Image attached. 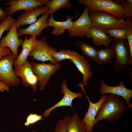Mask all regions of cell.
I'll return each mask as SVG.
<instances>
[{
    "label": "cell",
    "mask_w": 132,
    "mask_h": 132,
    "mask_svg": "<svg viewBox=\"0 0 132 132\" xmlns=\"http://www.w3.org/2000/svg\"><path fill=\"white\" fill-rule=\"evenodd\" d=\"M42 118V117L41 115L31 113L27 117L24 125L28 126L30 124L34 123L40 120Z\"/></svg>",
    "instance_id": "cell-30"
},
{
    "label": "cell",
    "mask_w": 132,
    "mask_h": 132,
    "mask_svg": "<svg viewBox=\"0 0 132 132\" xmlns=\"http://www.w3.org/2000/svg\"><path fill=\"white\" fill-rule=\"evenodd\" d=\"M100 85L99 91L101 95L110 93L118 95L124 99L127 108H132L130 100L132 98V90L126 88L123 81H121L118 85L114 86L107 85L102 79L100 80Z\"/></svg>",
    "instance_id": "cell-12"
},
{
    "label": "cell",
    "mask_w": 132,
    "mask_h": 132,
    "mask_svg": "<svg viewBox=\"0 0 132 132\" xmlns=\"http://www.w3.org/2000/svg\"><path fill=\"white\" fill-rule=\"evenodd\" d=\"M72 16L68 15L66 17V20L63 22L57 21L54 18L53 15H51L48 19V27H53L54 28L51 34L56 36L62 34L65 32L66 30L71 29L73 22Z\"/></svg>",
    "instance_id": "cell-20"
},
{
    "label": "cell",
    "mask_w": 132,
    "mask_h": 132,
    "mask_svg": "<svg viewBox=\"0 0 132 132\" xmlns=\"http://www.w3.org/2000/svg\"><path fill=\"white\" fill-rule=\"evenodd\" d=\"M126 104L120 96L113 94L107 95L97 114L95 124L103 120L109 122L118 120L126 110Z\"/></svg>",
    "instance_id": "cell-1"
},
{
    "label": "cell",
    "mask_w": 132,
    "mask_h": 132,
    "mask_svg": "<svg viewBox=\"0 0 132 132\" xmlns=\"http://www.w3.org/2000/svg\"><path fill=\"white\" fill-rule=\"evenodd\" d=\"M46 7L42 6H39L32 10L24 11L22 13L15 19V23L17 29L22 26L31 25L37 20V17L41 14L47 12Z\"/></svg>",
    "instance_id": "cell-16"
},
{
    "label": "cell",
    "mask_w": 132,
    "mask_h": 132,
    "mask_svg": "<svg viewBox=\"0 0 132 132\" xmlns=\"http://www.w3.org/2000/svg\"><path fill=\"white\" fill-rule=\"evenodd\" d=\"M45 5L47 8L46 12L50 15H53L57 10L61 8L69 10L73 6L70 0H49Z\"/></svg>",
    "instance_id": "cell-23"
},
{
    "label": "cell",
    "mask_w": 132,
    "mask_h": 132,
    "mask_svg": "<svg viewBox=\"0 0 132 132\" xmlns=\"http://www.w3.org/2000/svg\"><path fill=\"white\" fill-rule=\"evenodd\" d=\"M67 132H86L85 124L81 120L77 113H75L70 117L67 124Z\"/></svg>",
    "instance_id": "cell-21"
},
{
    "label": "cell",
    "mask_w": 132,
    "mask_h": 132,
    "mask_svg": "<svg viewBox=\"0 0 132 132\" xmlns=\"http://www.w3.org/2000/svg\"><path fill=\"white\" fill-rule=\"evenodd\" d=\"M130 72L129 73V78H130V79L131 80V79L132 81V79L131 78V75H132V70L131 69H130Z\"/></svg>",
    "instance_id": "cell-34"
},
{
    "label": "cell",
    "mask_w": 132,
    "mask_h": 132,
    "mask_svg": "<svg viewBox=\"0 0 132 132\" xmlns=\"http://www.w3.org/2000/svg\"><path fill=\"white\" fill-rule=\"evenodd\" d=\"M9 90V87L0 81V92H3L5 91L8 92Z\"/></svg>",
    "instance_id": "cell-33"
},
{
    "label": "cell",
    "mask_w": 132,
    "mask_h": 132,
    "mask_svg": "<svg viewBox=\"0 0 132 132\" xmlns=\"http://www.w3.org/2000/svg\"><path fill=\"white\" fill-rule=\"evenodd\" d=\"M70 61L73 63L82 74L83 78L81 83L82 87H84L87 85L88 79L93 74L91 71L89 63L86 59L81 55L77 59Z\"/></svg>",
    "instance_id": "cell-18"
},
{
    "label": "cell",
    "mask_w": 132,
    "mask_h": 132,
    "mask_svg": "<svg viewBox=\"0 0 132 132\" xmlns=\"http://www.w3.org/2000/svg\"><path fill=\"white\" fill-rule=\"evenodd\" d=\"M78 3L84 5L88 12L99 11L110 13L118 19H125V16L121 6L113 0H78Z\"/></svg>",
    "instance_id": "cell-3"
},
{
    "label": "cell",
    "mask_w": 132,
    "mask_h": 132,
    "mask_svg": "<svg viewBox=\"0 0 132 132\" xmlns=\"http://www.w3.org/2000/svg\"><path fill=\"white\" fill-rule=\"evenodd\" d=\"M49 14L46 12L42 14L35 22L30 25L28 27L17 29L19 36L25 34L35 37L40 35L43 30L48 27V17Z\"/></svg>",
    "instance_id": "cell-15"
},
{
    "label": "cell",
    "mask_w": 132,
    "mask_h": 132,
    "mask_svg": "<svg viewBox=\"0 0 132 132\" xmlns=\"http://www.w3.org/2000/svg\"><path fill=\"white\" fill-rule=\"evenodd\" d=\"M48 0H11L4 3L3 5H8L6 10L7 16H12L16 12L21 10L28 11L43 5H45Z\"/></svg>",
    "instance_id": "cell-10"
},
{
    "label": "cell",
    "mask_w": 132,
    "mask_h": 132,
    "mask_svg": "<svg viewBox=\"0 0 132 132\" xmlns=\"http://www.w3.org/2000/svg\"><path fill=\"white\" fill-rule=\"evenodd\" d=\"M81 55L76 52L69 50H63L58 52H56L53 55V56L58 63L66 59H75Z\"/></svg>",
    "instance_id": "cell-26"
},
{
    "label": "cell",
    "mask_w": 132,
    "mask_h": 132,
    "mask_svg": "<svg viewBox=\"0 0 132 132\" xmlns=\"http://www.w3.org/2000/svg\"><path fill=\"white\" fill-rule=\"evenodd\" d=\"M126 37L129 44L130 54V65H132V27L127 29Z\"/></svg>",
    "instance_id": "cell-31"
},
{
    "label": "cell",
    "mask_w": 132,
    "mask_h": 132,
    "mask_svg": "<svg viewBox=\"0 0 132 132\" xmlns=\"http://www.w3.org/2000/svg\"><path fill=\"white\" fill-rule=\"evenodd\" d=\"M15 19L12 16H7L0 23V41L2 34L5 31H9L13 24L15 22ZM11 52L8 48H2L0 47V59Z\"/></svg>",
    "instance_id": "cell-24"
},
{
    "label": "cell",
    "mask_w": 132,
    "mask_h": 132,
    "mask_svg": "<svg viewBox=\"0 0 132 132\" xmlns=\"http://www.w3.org/2000/svg\"><path fill=\"white\" fill-rule=\"evenodd\" d=\"M127 29L126 28H113L104 30L110 38L114 39L127 40L126 34Z\"/></svg>",
    "instance_id": "cell-28"
},
{
    "label": "cell",
    "mask_w": 132,
    "mask_h": 132,
    "mask_svg": "<svg viewBox=\"0 0 132 132\" xmlns=\"http://www.w3.org/2000/svg\"><path fill=\"white\" fill-rule=\"evenodd\" d=\"M92 26L103 30L113 28L132 27V21L117 19L108 12L99 11L88 12Z\"/></svg>",
    "instance_id": "cell-2"
},
{
    "label": "cell",
    "mask_w": 132,
    "mask_h": 132,
    "mask_svg": "<svg viewBox=\"0 0 132 132\" xmlns=\"http://www.w3.org/2000/svg\"><path fill=\"white\" fill-rule=\"evenodd\" d=\"M13 70L15 75L22 78V83L24 86L32 88L34 92L37 90L38 81L36 76L32 69L31 62L27 61L21 66H14Z\"/></svg>",
    "instance_id": "cell-8"
},
{
    "label": "cell",
    "mask_w": 132,
    "mask_h": 132,
    "mask_svg": "<svg viewBox=\"0 0 132 132\" xmlns=\"http://www.w3.org/2000/svg\"><path fill=\"white\" fill-rule=\"evenodd\" d=\"M17 29L15 22L11 26L6 35L3 37L0 41V47L2 48L7 47L10 49L14 57L17 59L19 55L18 48L22 46L23 41L19 38Z\"/></svg>",
    "instance_id": "cell-13"
},
{
    "label": "cell",
    "mask_w": 132,
    "mask_h": 132,
    "mask_svg": "<svg viewBox=\"0 0 132 132\" xmlns=\"http://www.w3.org/2000/svg\"><path fill=\"white\" fill-rule=\"evenodd\" d=\"M32 70L36 76L40 90H43L52 75L61 67L59 63L53 64L44 62H31Z\"/></svg>",
    "instance_id": "cell-6"
},
{
    "label": "cell",
    "mask_w": 132,
    "mask_h": 132,
    "mask_svg": "<svg viewBox=\"0 0 132 132\" xmlns=\"http://www.w3.org/2000/svg\"><path fill=\"white\" fill-rule=\"evenodd\" d=\"M97 53L96 62L99 65L110 63L115 56L114 49L111 47L97 49Z\"/></svg>",
    "instance_id": "cell-22"
},
{
    "label": "cell",
    "mask_w": 132,
    "mask_h": 132,
    "mask_svg": "<svg viewBox=\"0 0 132 132\" xmlns=\"http://www.w3.org/2000/svg\"><path fill=\"white\" fill-rule=\"evenodd\" d=\"M32 132H35V130H33V131Z\"/></svg>",
    "instance_id": "cell-35"
},
{
    "label": "cell",
    "mask_w": 132,
    "mask_h": 132,
    "mask_svg": "<svg viewBox=\"0 0 132 132\" xmlns=\"http://www.w3.org/2000/svg\"><path fill=\"white\" fill-rule=\"evenodd\" d=\"M7 12L0 7V21L1 22L5 19Z\"/></svg>",
    "instance_id": "cell-32"
},
{
    "label": "cell",
    "mask_w": 132,
    "mask_h": 132,
    "mask_svg": "<svg viewBox=\"0 0 132 132\" xmlns=\"http://www.w3.org/2000/svg\"><path fill=\"white\" fill-rule=\"evenodd\" d=\"M36 37L31 36L28 39L25 37L22 45V49L20 55L14 62L13 66L22 65L27 61L29 55L37 42Z\"/></svg>",
    "instance_id": "cell-19"
},
{
    "label": "cell",
    "mask_w": 132,
    "mask_h": 132,
    "mask_svg": "<svg viewBox=\"0 0 132 132\" xmlns=\"http://www.w3.org/2000/svg\"><path fill=\"white\" fill-rule=\"evenodd\" d=\"M111 47L114 50L116 59L114 70L118 72L131 69L130 49L127 40L112 39Z\"/></svg>",
    "instance_id": "cell-4"
},
{
    "label": "cell",
    "mask_w": 132,
    "mask_h": 132,
    "mask_svg": "<svg viewBox=\"0 0 132 132\" xmlns=\"http://www.w3.org/2000/svg\"><path fill=\"white\" fill-rule=\"evenodd\" d=\"M86 37L92 38L93 43L97 47L103 45L108 47L112 40L104 30L93 26L89 29Z\"/></svg>",
    "instance_id": "cell-17"
},
{
    "label": "cell",
    "mask_w": 132,
    "mask_h": 132,
    "mask_svg": "<svg viewBox=\"0 0 132 132\" xmlns=\"http://www.w3.org/2000/svg\"><path fill=\"white\" fill-rule=\"evenodd\" d=\"M84 92L89 103V106L84 118L81 120L86 124V132H92L93 127L95 124V118L103 102L106 99L107 95H102L101 98L97 102L93 103L91 102L86 94L84 87L80 86Z\"/></svg>",
    "instance_id": "cell-14"
},
{
    "label": "cell",
    "mask_w": 132,
    "mask_h": 132,
    "mask_svg": "<svg viewBox=\"0 0 132 132\" xmlns=\"http://www.w3.org/2000/svg\"><path fill=\"white\" fill-rule=\"evenodd\" d=\"M70 117L67 116L59 120L54 132H67V124Z\"/></svg>",
    "instance_id": "cell-29"
},
{
    "label": "cell",
    "mask_w": 132,
    "mask_h": 132,
    "mask_svg": "<svg viewBox=\"0 0 132 132\" xmlns=\"http://www.w3.org/2000/svg\"><path fill=\"white\" fill-rule=\"evenodd\" d=\"M16 59L11 52L0 59V81L9 87H17L21 82L13 68Z\"/></svg>",
    "instance_id": "cell-5"
},
{
    "label": "cell",
    "mask_w": 132,
    "mask_h": 132,
    "mask_svg": "<svg viewBox=\"0 0 132 132\" xmlns=\"http://www.w3.org/2000/svg\"><path fill=\"white\" fill-rule=\"evenodd\" d=\"M75 44L81 50L85 56L92 59L93 61L96 62L97 53V49L79 40L76 41Z\"/></svg>",
    "instance_id": "cell-25"
},
{
    "label": "cell",
    "mask_w": 132,
    "mask_h": 132,
    "mask_svg": "<svg viewBox=\"0 0 132 132\" xmlns=\"http://www.w3.org/2000/svg\"><path fill=\"white\" fill-rule=\"evenodd\" d=\"M92 26L88 11L85 7L81 16L73 22L71 29L67 30L70 37L83 38L86 36L89 29Z\"/></svg>",
    "instance_id": "cell-9"
},
{
    "label": "cell",
    "mask_w": 132,
    "mask_h": 132,
    "mask_svg": "<svg viewBox=\"0 0 132 132\" xmlns=\"http://www.w3.org/2000/svg\"><path fill=\"white\" fill-rule=\"evenodd\" d=\"M122 7L127 19L126 20L132 21V0H113Z\"/></svg>",
    "instance_id": "cell-27"
},
{
    "label": "cell",
    "mask_w": 132,
    "mask_h": 132,
    "mask_svg": "<svg viewBox=\"0 0 132 132\" xmlns=\"http://www.w3.org/2000/svg\"><path fill=\"white\" fill-rule=\"evenodd\" d=\"M56 48L50 46L48 42L44 37L37 42L29 54L28 56H32V59H36L43 62L50 61L53 64L58 63L54 58L53 54L56 52Z\"/></svg>",
    "instance_id": "cell-7"
},
{
    "label": "cell",
    "mask_w": 132,
    "mask_h": 132,
    "mask_svg": "<svg viewBox=\"0 0 132 132\" xmlns=\"http://www.w3.org/2000/svg\"><path fill=\"white\" fill-rule=\"evenodd\" d=\"M67 79L62 81L61 85V92L64 95L62 98L52 107L45 110L43 116L47 117L51 112L55 109L61 107H70L73 108L72 103L73 100L77 98H82L83 94L80 92L76 93L70 90L67 87Z\"/></svg>",
    "instance_id": "cell-11"
}]
</instances>
